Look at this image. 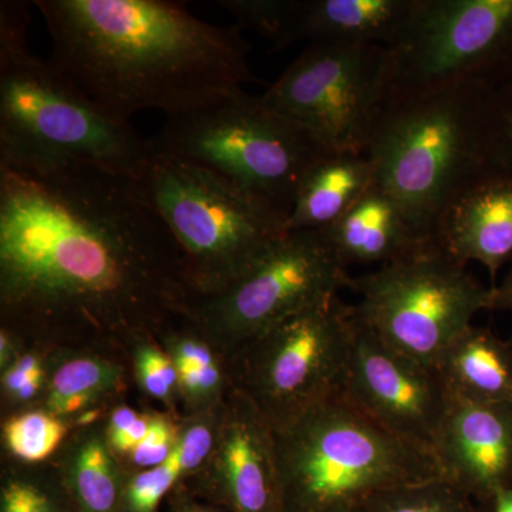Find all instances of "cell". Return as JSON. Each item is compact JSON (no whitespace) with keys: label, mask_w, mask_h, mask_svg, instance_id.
<instances>
[{"label":"cell","mask_w":512,"mask_h":512,"mask_svg":"<svg viewBox=\"0 0 512 512\" xmlns=\"http://www.w3.org/2000/svg\"><path fill=\"white\" fill-rule=\"evenodd\" d=\"M49 353V346L28 343L8 367L0 370L3 406L8 409V414L42 404L47 386Z\"/></svg>","instance_id":"cell-28"},{"label":"cell","mask_w":512,"mask_h":512,"mask_svg":"<svg viewBox=\"0 0 512 512\" xmlns=\"http://www.w3.org/2000/svg\"><path fill=\"white\" fill-rule=\"evenodd\" d=\"M49 62L117 119L178 116L254 79L237 26L221 28L164 0H39Z\"/></svg>","instance_id":"cell-2"},{"label":"cell","mask_w":512,"mask_h":512,"mask_svg":"<svg viewBox=\"0 0 512 512\" xmlns=\"http://www.w3.org/2000/svg\"><path fill=\"white\" fill-rule=\"evenodd\" d=\"M150 146L265 198L286 215L303 175L329 153L261 96L244 90L167 117Z\"/></svg>","instance_id":"cell-7"},{"label":"cell","mask_w":512,"mask_h":512,"mask_svg":"<svg viewBox=\"0 0 512 512\" xmlns=\"http://www.w3.org/2000/svg\"><path fill=\"white\" fill-rule=\"evenodd\" d=\"M352 330L339 295L313 303L234 350L232 384L278 426L342 387Z\"/></svg>","instance_id":"cell-9"},{"label":"cell","mask_w":512,"mask_h":512,"mask_svg":"<svg viewBox=\"0 0 512 512\" xmlns=\"http://www.w3.org/2000/svg\"><path fill=\"white\" fill-rule=\"evenodd\" d=\"M181 487L227 512H282L274 430L237 387L222 403L210 458Z\"/></svg>","instance_id":"cell-14"},{"label":"cell","mask_w":512,"mask_h":512,"mask_svg":"<svg viewBox=\"0 0 512 512\" xmlns=\"http://www.w3.org/2000/svg\"><path fill=\"white\" fill-rule=\"evenodd\" d=\"M349 289L359 295L353 313L366 328L429 367L490 301V288L434 242L352 278Z\"/></svg>","instance_id":"cell-8"},{"label":"cell","mask_w":512,"mask_h":512,"mask_svg":"<svg viewBox=\"0 0 512 512\" xmlns=\"http://www.w3.org/2000/svg\"><path fill=\"white\" fill-rule=\"evenodd\" d=\"M476 500L446 477L389 488L370 498L363 512H476Z\"/></svg>","instance_id":"cell-26"},{"label":"cell","mask_w":512,"mask_h":512,"mask_svg":"<svg viewBox=\"0 0 512 512\" xmlns=\"http://www.w3.org/2000/svg\"><path fill=\"white\" fill-rule=\"evenodd\" d=\"M375 183V167L366 153H328L303 175L288 232L323 231L352 207Z\"/></svg>","instance_id":"cell-21"},{"label":"cell","mask_w":512,"mask_h":512,"mask_svg":"<svg viewBox=\"0 0 512 512\" xmlns=\"http://www.w3.org/2000/svg\"><path fill=\"white\" fill-rule=\"evenodd\" d=\"M70 433L66 420L42 407L8 414L2 423V443L10 460L32 466L52 461Z\"/></svg>","instance_id":"cell-25"},{"label":"cell","mask_w":512,"mask_h":512,"mask_svg":"<svg viewBox=\"0 0 512 512\" xmlns=\"http://www.w3.org/2000/svg\"><path fill=\"white\" fill-rule=\"evenodd\" d=\"M433 454L474 500H494L512 485V403L451 399Z\"/></svg>","instance_id":"cell-15"},{"label":"cell","mask_w":512,"mask_h":512,"mask_svg":"<svg viewBox=\"0 0 512 512\" xmlns=\"http://www.w3.org/2000/svg\"><path fill=\"white\" fill-rule=\"evenodd\" d=\"M0 512H77L53 461L10 460L0 480Z\"/></svg>","instance_id":"cell-24"},{"label":"cell","mask_w":512,"mask_h":512,"mask_svg":"<svg viewBox=\"0 0 512 512\" xmlns=\"http://www.w3.org/2000/svg\"><path fill=\"white\" fill-rule=\"evenodd\" d=\"M433 242L463 264L483 265L494 288L498 272L512 259V178L484 171L458 192Z\"/></svg>","instance_id":"cell-16"},{"label":"cell","mask_w":512,"mask_h":512,"mask_svg":"<svg viewBox=\"0 0 512 512\" xmlns=\"http://www.w3.org/2000/svg\"><path fill=\"white\" fill-rule=\"evenodd\" d=\"M494 512H512V485L495 494Z\"/></svg>","instance_id":"cell-37"},{"label":"cell","mask_w":512,"mask_h":512,"mask_svg":"<svg viewBox=\"0 0 512 512\" xmlns=\"http://www.w3.org/2000/svg\"><path fill=\"white\" fill-rule=\"evenodd\" d=\"M476 512H494V500L476 501Z\"/></svg>","instance_id":"cell-38"},{"label":"cell","mask_w":512,"mask_h":512,"mask_svg":"<svg viewBox=\"0 0 512 512\" xmlns=\"http://www.w3.org/2000/svg\"><path fill=\"white\" fill-rule=\"evenodd\" d=\"M137 184L180 248L192 298L224 292L288 234L281 208L178 158L153 151Z\"/></svg>","instance_id":"cell-6"},{"label":"cell","mask_w":512,"mask_h":512,"mask_svg":"<svg viewBox=\"0 0 512 512\" xmlns=\"http://www.w3.org/2000/svg\"><path fill=\"white\" fill-rule=\"evenodd\" d=\"M488 311L512 312V259L503 281L490 288Z\"/></svg>","instance_id":"cell-36"},{"label":"cell","mask_w":512,"mask_h":512,"mask_svg":"<svg viewBox=\"0 0 512 512\" xmlns=\"http://www.w3.org/2000/svg\"><path fill=\"white\" fill-rule=\"evenodd\" d=\"M221 8L228 10L237 28L248 29L272 43V49L282 50L289 45L295 0H222Z\"/></svg>","instance_id":"cell-30"},{"label":"cell","mask_w":512,"mask_h":512,"mask_svg":"<svg viewBox=\"0 0 512 512\" xmlns=\"http://www.w3.org/2000/svg\"><path fill=\"white\" fill-rule=\"evenodd\" d=\"M357 512H363V511H357Z\"/></svg>","instance_id":"cell-40"},{"label":"cell","mask_w":512,"mask_h":512,"mask_svg":"<svg viewBox=\"0 0 512 512\" xmlns=\"http://www.w3.org/2000/svg\"><path fill=\"white\" fill-rule=\"evenodd\" d=\"M180 419L164 410H153L146 439L121 461L128 473L161 466L173 457L180 437Z\"/></svg>","instance_id":"cell-33"},{"label":"cell","mask_w":512,"mask_h":512,"mask_svg":"<svg viewBox=\"0 0 512 512\" xmlns=\"http://www.w3.org/2000/svg\"><path fill=\"white\" fill-rule=\"evenodd\" d=\"M322 232L346 268L382 266L431 244L419 237L399 201L376 181Z\"/></svg>","instance_id":"cell-17"},{"label":"cell","mask_w":512,"mask_h":512,"mask_svg":"<svg viewBox=\"0 0 512 512\" xmlns=\"http://www.w3.org/2000/svg\"><path fill=\"white\" fill-rule=\"evenodd\" d=\"M414 0H295L289 45L309 40L326 45L392 47Z\"/></svg>","instance_id":"cell-18"},{"label":"cell","mask_w":512,"mask_h":512,"mask_svg":"<svg viewBox=\"0 0 512 512\" xmlns=\"http://www.w3.org/2000/svg\"><path fill=\"white\" fill-rule=\"evenodd\" d=\"M156 338L177 369L181 417L220 407L234 386L227 353L183 313L158 329Z\"/></svg>","instance_id":"cell-23"},{"label":"cell","mask_w":512,"mask_h":512,"mask_svg":"<svg viewBox=\"0 0 512 512\" xmlns=\"http://www.w3.org/2000/svg\"><path fill=\"white\" fill-rule=\"evenodd\" d=\"M151 417H153V410L140 412L123 402L114 404L104 417L107 443L121 461L128 454L133 453L138 444L146 439L150 430Z\"/></svg>","instance_id":"cell-34"},{"label":"cell","mask_w":512,"mask_h":512,"mask_svg":"<svg viewBox=\"0 0 512 512\" xmlns=\"http://www.w3.org/2000/svg\"><path fill=\"white\" fill-rule=\"evenodd\" d=\"M131 376L144 396L164 407V412L181 417L177 369L154 333L138 336L128 346Z\"/></svg>","instance_id":"cell-27"},{"label":"cell","mask_w":512,"mask_h":512,"mask_svg":"<svg viewBox=\"0 0 512 512\" xmlns=\"http://www.w3.org/2000/svg\"><path fill=\"white\" fill-rule=\"evenodd\" d=\"M221 406L210 412L181 417L180 437L177 444L178 461H180L181 477H183L181 485L190 483L210 458L217 441Z\"/></svg>","instance_id":"cell-32"},{"label":"cell","mask_w":512,"mask_h":512,"mask_svg":"<svg viewBox=\"0 0 512 512\" xmlns=\"http://www.w3.org/2000/svg\"><path fill=\"white\" fill-rule=\"evenodd\" d=\"M274 430L282 512H357L389 488L444 477L439 461L373 419L342 387Z\"/></svg>","instance_id":"cell-4"},{"label":"cell","mask_w":512,"mask_h":512,"mask_svg":"<svg viewBox=\"0 0 512 512\" xmlns=\"http://www.w3.org/2000/svg\"><path fill=\"white\" fill-rule=\"evenodd\" d=\"M387 52V100L464 84L495 87L512 69V0H414Z\"/></svg>","instance_id":"cell-10"},{"label":"cell","mask_w":512,"mask_h":512,"mask_svg":"<svg viewBox=\"0 0 512 512\" xmlns=\"http://www.w3.org/2000/svg\"><path fill=\"white\" fill-rule=\"evenodd\" d=\"M508 340H510V343H511V346H512V336H511V339H508Z\"/></svg>","instance_id":"cell-39"},{"label":"cell","mask_w":512,"mask_h":512,"mask_svg":"<svg viewBox=\"0 0 512 512\" xmlns=\"http://www.w3.org/2000/svg\"><path fill=\"white\" fill-rule=\"evenodd\" d=\"M350 284L348 268L322 231L288 232L224 292L191 298L183 315L229 356Z\"/></svg>","instance_id":"cell-11"},{"label":"cell","mask_w":512,"mask_h":512,"mask_svg":"<svg viewBox=\"0 0 512 512\" xmlns=\"http://www.w3.org/2000/svg\"><path fill=\"white\" fill-rule=\"evenodd\" d=\"M160 512H227L218 505L202 500L185 487H177L168 495Z\"/></svg>","instance_id":"cell-35"},{"label":"cell","mask_w":512,"mask_h":512,"mask_svg":"<svg viewBox=\"0 0 512 512\" xmlns=\"http://www.w3.org/2000/svg\"><path fill=\"white\" fill-rule=\"evenodd\" d=\"M493 89L473 83L392 97L377 119L366 148L375 181L424 241H434L448 204L485 171V101Z\"/></svg>","instance_id":"cell-5"},{"label":"cell","mask_w":512,"mask_h":512,"mask_svg":"<svg viewBox=\"0 0 512 512\" xmlns=\"http://www.w3.org/2000/svg\"><path fill=\"white\" fill-rule=\"evenodd\" d=\"M434 369L451 399L512 403V346L491 329L473 325L464 330Z\"/></svg>","instance_id":"cell-20"},{"label":"cell","mask_w":512,"mask_h":512,"mask_svg":"<svg viewBox=\"0 0 512 512\" xmlns=\"http://www.w3.org/2000/svg\"><path fill=\"white\" fill-rule=\"evenodd\" d=\"M342 390L387 430L433 454L451 400L443 380L389 348L355 313Z\"/></svg>","instance_id":"cell-13"},{"label":"cell","mask_w":512,"mask_h":512,"mask_svg":"<svg viewBox=\"0 0 512 512\" xmlns=\"http://www.w3.org/2000/svg\"><path fill=\"white\" fill-rule=\"evenodd\" d=\"M30 5L0 3V168L106 171L137 181L150 140L29 50Z\"/></svg>","instance_id":"cell-3"},{"label":"cell","mask_w":512,"mask_h":512,"mask_svg":"<svg viewBox=\"0 0 512 512\" xmlns=\"http://www.w3.org/2000/svg\"><path fill=\"white\" fill-rule=\"evenodd\" d=\"M128 357L94 349L50 348L39 407L72 426L84 414L109 410L126 392Z\"/></svg>","instance_id":"cell-19"},{"label":"cell","mask_w":512,"mask_h":512,"mask_svg":"<svg viewBox=\"0 0 512 512\" xmlns=\"http://www.w3.org/2000/svg\"><path fill=\"white\" fill-rule=\"evenodd\" d=\"M387 94V47L311 43L261 97L329 153H366Z\"/></svg>","instance_id":"cell-12"},{"label":"cell","mask_w":512,"mask_h":512,"mask_svg":"<svg viewBox=\"0 0 512 512\" xmlns=\"http://www.w3.org/2000/svg\"><path fill=\"white\" fill-rule=\"evenodd\" d=\"M103 421L73 429L52 460L77 512H121L128 471L107 443Z\"/></svg>","instance_id":"cell-22"},{"label":"cell","mask_w":512,"mask_h":512,"mask_svg":"<svg viewBox=\"0 0 512 512\" xmlns=\"http://www.w3.org/2000/svg\"><path fill=\"white\" fill-rule=\"evenodd\" d=\"M484 160L488 173L512 178V69L485 101Z\"/></svg>","instance_id":"cell-29"},{"label":"cell","mask_w":512,"mask_h":512,"mask_svg":"<svg viewBox=\"0 0 512 512\" xmlns=\"http://www.w3.org/2000/svg\"><path fill=\"white\" fill-rule=\"evenodd\" d=\"M183 484L177 450L167 463L128 473L121 512H160L168 495Z\"/></svg>","instance_id":"cell-31"},{"label":"cell","mask_w":512,"mask_h":512,"mask_svg":"<svg viewBox=\"0 0 512 512\" xmlns=\"http://www.w3.org/2000/svg\"><path fill=\"white\" fill-rule=\"evenodd\" d=\"M191 298L180 248L137 181L0 168L2 326L36 345L128 357Z\"/></svg>","instance_id":"cell-1"}]
</instances>
